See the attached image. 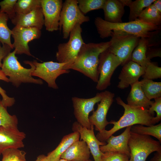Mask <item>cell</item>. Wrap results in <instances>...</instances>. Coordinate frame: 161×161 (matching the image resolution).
<instances>
[{"mask_svg":"<svg viewBox=\"0 0 161 161\" xmlns=\"http://www.w3.org/2000/svg\"><path fill=\"white\" fill-rule=\"evenodd\" d=\"M116 100L117 104L124 108V113L118 120H112L109 122L110 124L114 125L110 130L105 129L97 133L96 137L99 141L106 142L110 136L125 127L135 124L150 126L156 123L154 115L151 114L148 109L130 106L125 103L120 97H117Z\"/></svg>","mask_w":161,"mask_h":161,"instance_id":"1","label":"cell"},{"mask_svg":"<svg viewBox=\"0 0 161 161\" xmlns=\"http://www.w3.org/2000/svg\"><path fill=\"white\" fill-rule=\"evenodd\" d=\"M110 44V41L98 43H84L74 61L69 64H66L65 69L79 72L97 83L99 77L97 68L99 55L108 48Z\"/></svg>","mask_w":161,"mask_h":161,"instance_id":"2","label":"cell"},{"mask_svg":"<svg viewBox=\"0 0 161 161\" xmlns=\"http://www.w3.org/2000/svg\"><path fill=\"white\" fill-rule=\"evenodd\" d=\"M94 23L102 38L110 36L112 32L125 33L147 38L160 29V26L145 22L137 18L133 21L114 23L97 17L95 18Z\"/></svg>","mask_w":161,"mask_h":161,"instance_id":"3","label":"cell"},{"mask_svg":"<svg viewBox=\"0 0 161 161\" xmlns=\"http://www.w3.org/2000/svg\"><path fill=\"white\" fill-rule=\"evenodd\" d=\"M14 50L10 52L3 60L1 70L6 76L9 77V82L17 87L22 83H31L42 84L43 81L41 79H35L32 77V73L35 66L32 61H25L24 62L29 64V69L24 67L19 63L16 56Z\"/></svg>","mask_w":161,"mask_h":161,"instance_id":"4","label":"cell"},{"mask_svg":"<svg viewBox=\"0 0 161 161\" xmlns=\"http://www.w3.org/2000/svg\"><path fill=\"white\" fill-rule=\"evenodd\" d=\"M161 143L150 136L140 134L131 131L128 145L130 150L129 161H145L154 151H161Z\"/></svg>","mask_w":161,"mask_h":161,"instance_id":"5","label":"cell"},{"mask_svg":"<svg viewBox=\"0 0 161 161\" xmlns=\"http://www.w3.org/2000/svg\"><path fill=\"white\" fill-rule=\"evenodd\" d=\"M109 49L123 65L131 60L133 51L138 44L140 38L125 33L112 32Z\"/></svg>","mask_w":161,"mask_h":161,"instance_id":"6","label":"cell"},{"mask_svg":"<svg viewBox=\"0 0 161 161\" xmlns=\"http://www.w3.org/2000/svg\"><path fill=\"white\" fill-rule=\"evenodd\" d=\"M90 21L80 10L77 0H66L63 3L60 14L59 29L62 30L63 38L67 39L77 24L81 25Z\"/></svg>","mask_w":161,"mask_h":161,"instance_id":"7","label":"cell"},{"mask_svg":"<svg viewBox=\"0 0 161 161\" xmlns=\"http://www.w3.org/2000/svg\"><path fill=\"white\" fill-rule=\"evenodd\" d=\"M80 24H77L71 32L68 41L61 43L58 46L56 57L58 62L72 63L76 58L82 46L85 43L81 33L82 29Z\"/></svg>","mask_w":161,"mask_h":161,"instance_id":"8","label":"cell"},{"mask_svg":"<svg viewBox=\"0 0 161 161\" xmlns=\"http://www.w3.org/2000/svg\"><path fill=\"white\" fill-rule=\"evenodd\" d=\"M120 65V60L109 48L100 54L97 68L99 77L96 86L97 90H104L110 85L112 76Z\"/></svg>","mask_w":161,"mask_h":161,"instance_id":"9","label":"cell"},{"mask_svg":"<svg viewBox=\"0 0 161 161\" xmlns=\"http://www.w3.org/2000/svg\"><path fill=\"white\" fill-rule=\"evenodd\" d=\"M32 63L35 68L32 73V76L38 77L44 80L49 87L54 89L58 88L55 82L57 78L61 75L69 72V70L65 68L66 63L52 61L40 63L36 61H32Z\"/></svg>","mask_w":161,"mask_h":161,"instance_id":"10","label":"cell"},{"mask_svg":"<svg viewBox=\"0 0 161 161\" xmlns=\"http://www.w3.org/2000/svg\"><path fill=\"white\" fill-rule=\"evenodd\" d=\"M12 31V35L14 40L13 47L16 54H25L33 56L30 52L28 43L40 38L41 30L35 27L15 26Z\"/></svg>","mask_w":161,"mask_h":161,"instance_id":"11","label":"cell"},{"mask_svg":"<svg viewBox=\"0 0 161 161\" xmlns=\"http://www.w3.org/2000/svg\"><path fill=\"white\" fill-rule=\"evenodd\" d=\"M104 92L97 93L93 97L89 98L73 97L72 100L74 108V114L77 122L83 127L89 129L91 125L89 117L90 113L94 111V106L101 100Z\"/></svg>","mask_w":161,"mask_h":161,"instance_id":"12","label":"cell"},{"mask_svg":"<svg viewBox=\"0 0 161 161\" xmlns=\"http://www.w3.org/2000/svg\"><path fill=\"white\" fill-rule=\"evenodd\" d=\"M114 94L108 91L104 92L103 96L95 111L89 116V119L91 125L95 126V130L101 132L105 130L106 126L110 124L106 119L108 111L113 100Z\"/></svg>","mask_w":161,"mask_h":161,"instance_id":"13","label":"cell"},{"mask_svg":"<svg viewBox=\"0 0 161 161\" xmlns=\"http://www.w3.org/2000/svg\"><path fill=\"white\" fill-rule=\"evenodd\" d=\"M63 4L62 0H41L44 25L48 31L52 32L59 30Z\"/></svg>","mask_w":161,"mask_h":161,"instance_id":"14","label":"cell"},{"mask_svg":"<svg viewBox=\"0 0 161 161\" xmlns=\"http://www.w3.org/2000/svg\"><path fill=\"white\" fill-rule=\"evenodd\" d=\"M72 129L73 131H78L79 133L80 140H83L86 143L94 161H100L103 153L100 150V146L106 145V143L101 142L97 139L94 134V126L92 125L91 128L88 129L83 127L76 121L73 124Z\"/></svg>","mask_w":161,"mask_h":161,"instance_id":"15","label":"cell"},{"mask_svg":"<svg viewBox=\"0 0 161 161\" xmlns=\"http://www.w3.org/2000/svg\"><path fill=\"white\" fill-rule=\"evenodd\" d=\"M26 136L18 128L0 126V155L6 149L23 148Z\"/></svg>","mask_w":161,"mask_h":161,"instance_id":"16","label":"cell"},{"mask_svg":"<svg viewBox=\"0 0 161 161\" xmlns=\"http://www.w3.org/2000/svg\"><path fill=\"white\" fill-rule=\"evenodd\" d=\"M144 68L137 63L130 60L123 65L118 78L117 85L119 89H123L139 81V78L144 74Z\"/></svg>","mask_w":161,"mask_h":161,"instance_id":"17","label":"cell"},{"mask_svg":"<svg viewBox=\"0 0 161 161\" xmlns=\"http://www.w3.org/2000/svg\"><path fill=\"white\" fill-rule=\"evenodd\" d=\"M131 127H126L125 131L118 136H110L106 141L107 143L106 145L100 146L101 151L103 153L118 152L126 154L130 157V150L128 143Z\"/></svg>","mask_w":161,"mask_h":161,"instance_id":"18","label":"cell"},{"mask_svg":"<svg viewBox=\"0 0 161 161\" xmlns=\"http://www.w3.org/2000/svg\"><path fill=\"white\" fill-rule=\"evenodd\" d=\"M11 20L15 26L35 27L41 30L44 25V17L41 5L30 13L24 14H16Z\"/></svg>","mask_w":161,"mask_h":161,"instance_id":"19","label":"cell"},{"mask_svg":"<svg viewBox=\"0 0 161 161\" xmlns=\"http://www.w3.org/2000/svg\"><path fill=\"white\" fill-rule=\"evenodd\" d=\"M90 152L86 143L78 140L73 143L61 155V159L69 161H86Z\"/></svg>","mask_w":161,"mask_h":161,"instance_id":"20","label":"cell"},{"mask_svg":"<svg viewBox=\"0 0 161 161\" xmlns=\"http://www.w3.org/2000/svg\"><path fill=\"white\" fill-rule=\"evenodd\" d=\"M124 6L119 0H106L103 9L104 20L112 23L122 22Z\"/></svg>","mask_w":161,"mask_h":161,"instance_id":"21","label":"cell"},{"mask_svg":"<svg viewBox=\"0 0 161 161\" xmlns=\"http://www.w3.org/2000/svg\"><path fill=\"white\" fill-rule=\"evenodd\" d=\"M131 88L126 100L127 104L135 107L148 109L154 101L146 97L141 87L140 82L138 81L131 85Z\"/></svg>","mask_w":161,"mask_h":161,"instance_id":"22","label":"cell"},{"mask_svg":"<svg viewBox=\"0 0 161 161\" xmlns=\"http://www.w3.org/2000/svg\"><path fill=\"white\" fill-rule=\"evenodd\" d=\"M80 137V134L78 131H73L65 135L57 147L48 154L47 158L50 161H58L62 154L73 143L79 140Z\"/></svg>","mask_w":161,"mask_h":161,"instance_id":"23","label":"cell"},{"mask_svg":"<svg viewBox=\"0 0 161 161\" xmlns=\"http://www.w3.org/2000/svg\"><path fill=\"white\" fill-rule=\"evenodd\" d=\"M149 42L147 38H140L137 46L133 51L131 60L144 68L151 62L147 58L146 54Z\"/></svg>","mask_w":161,"mask_h":161,"instance_id":"24","label":"cell"},{"mask_svg":"<svg viewBox=\"0 0 161 161\" xmlns=\"http://www.w3.org/2000/svg\"><path fill=\"white\" fill-rule=\"evenodd\" d=\"M140 82L143 91L149 100L161 97V82L146 78H143Z\"/></svg>","mask_w":161,"mask_h":161,"instance_id":"25","label":"cell"},{"mask_svg":"<svg viewBox=\"0 0 161 161\" xmlns=\"http://www.w3.org/2000/svg\"><path fill=\"white\" fill-rule=\"evenodd\" d=\"M137 19L145 22L160 26L161 13L152 4L143 10Z\"/></svg>","mask_w":161,"mask_h":161,"instance_id":"26","label":"cell"},{"mask_svg":"<svg viewBox=\"0 0 161 161\" xmlns=\"http://www.w3.org/2000/svg\"><path fill=\"white\" fill-rule=\"evenodd\" d=\"M131 131L141 135L153 136L161 143V123L157 125L144 126L141 125L131 126Z\"/></svg>","mask_w":161,"mask_h":161,"instance_id":"27","label":"cell"},{"mask_svg":"<svg viewBox=\"0 0 161 161\" xmlns=\"http://www.w3.org/2000/svg\"><path fill=\"white\" fill-rule=\"evenodd\" d=\"M9 19L7 14L0 13V41L2 45H8L13 49V45L11 40L12 31L7 25Z\"/></svg>","mask_w":161,"mask_h":161,"instance_id":"28","label":"cell"},{"mask_svg":"<svg viewBox=\"0 0 161 161\" xmlns=\"http://www.w3.org/2000/svg\"><path fill=\"white\" fill-rule=\"evenodd\" d=\"M155 0H136L132 1L129 7L130 8L129 21L138 18L142 12L146 7L152 4Z\"/></svg>","mask_w":161,"mask_h":161,"instance_id":"29","label":"cell"},{"mask_svg":"<svg viewBox=\"0 0 161 161\" xmlns=\"http://www.w3.org/2000/svg\"><path fill=\"white\" fill-rule=\"evenodd\" d=\"M40 5L41 0H18L15 5V11L16 14H26Z\"/></svg>","mask_w":161,"mask_h":161,"instance_id":"30","label":"cell"},{"mask_svg":"<svg viewBox=\"0 0 161 161\" xmlns=\"http://www.w3.org/2000/svg\"><path fill=\"white\" fill-rule=\"evenodd\" d=\"M18 124L16 116L11 115L8 113L0 99V126L18 128Z\"/></svg>","mask_w":161,"mask_h":161,"instance_id":"31","label":"cell"},{"mask_svg":"<svg viewBox=\"0 0 161 161\" xmlns=\"http://www.w3.org/2000/svg\"><path fill=\"white\" fill-rule=\"evenodd\" d=\"M106 0H77L78 6L84 15L96 10L102 9Z\"/></svg>","mask_w":161,"mask_h":161,"instance_id":"32","label":"cell"},{"mask_svg":"<svg viewBox=\"0 0 161 161\" xmlns=\"http://www.w3.org/2000/svg\"><path fill=\"white\" fill-rule=\"evenodd\" d=\"M143 78L152 80L161 78V68L150 62L144 68Z\"/></svg>","mask_w":161,"mask_h":161,"instance_id":"33","label":"cell"},{"mask_svg":"<svg viewBox=\"0 0 161 161\" xmlns=\"http://www.w3.org/2000/svg\"><path fill=\"white\" fill-rule=\"evenodd\" d=\"M17 0H4L0 1V13L6 14L12 19L16 15L15 6Z\"/></svg>","mask_w":161,"mask_h":161,"instance_id":"34","label":"cell"},{"mask_svg":"<svg viewBox=\"0 0 161 161\" xmlns=\"http://www.w3.org/2000/svg\"><path fill=\"white\" fill-rule=\"evenodd\" d=\"M0 80L6 82H9V78L5 76L2 71L0 70ZM0 94L2 97V102L3 106L6 108L7 107L12 106L14 104L15 100L14 97L8 96L6 92L0 86Z\"/></svg>","mask_w":161,"mask_h":161,"instance_id":"35","label":"cell"},{"mask_svg":"<svg viewBox=\"0 0 161 161\" xmlns=\"http://www.w3.org/2000/svg\"><path fill=\"white\" fill-rule=\"evenodd\" d=\"M130 157L126 154L114 152L103 153L100 161H129Z\"/></svg>","mask_w":161,"mask_h":161,"instance_id":"36","label":"cell"},{"mask_svg":"<svg viewBox=\"0 0 161 161\" xmlns=\"http://www.w3.org/2000/svg\"><path fill=\"white\" fill-rule=\"evenodd\" d=\"M7 161H26V153L19 149L10 148L6 149Z\"/></svg>","mask_w":161,"mask_h":161,"instance_id":"37","label":"cell"},{"mask_svg":"<svg viewBox=\"0 0 161 161\" xmlns=\"http://www.w3.org/2000/svg\"><path fill=\"white\" fill-rule=\"evenodd\" d=\"M154 102L152 104L148 110L152 114L154 115V111L157 114L155 117L156 123H158L161 119V97L154 99Z\"/></svg>","mask_w":161,"mask_h":161,"instance_id":"38","label":"cell"},{"mask_svg":"<svg viewBox=\"0 0 161 161\" xmlns=\"http://www.w3.org/2000/svg\"><path fill=\"white\" fill-rule=\"evenodd\" d=\"M0 41V70L2 65V61L10 52L12 48L8 45H1Z\"/></svg>","mask_w":161,"mask_h":161,"instance_id":"39","label":"cell"},{"mask_svg":"<svg viewBox=\"0 0 161 161\" xmlns=\"http://www.w3.org/2000/svg\"><path fill=\"white\" fill-rule=\"evenodd\" d=\"M146 55L147 58L150 60L155 57H161V48L147 49Z\"/></svg>","mask_w":161,"mask_h":161,"instance_id":"40","label":"cell"},{"mask_svg":"<svg viewBox=\"0 0 161 161\" xmlns=\"http://www.w3.org/2000/svg\"><path fill=\"white\" fill-rule=\"evenodd\" d=\"M150 161H161V151H156Z\"/></svg>","mask_w":161,"mask_h":161,"instance_id":"41","label":"cell"},{"mask_svg":"<svg viewBox=\"0 0 161 161\" xmlns=\"http://www.w3.org/2000/svg\"><path fill=\"white\" fill-rule=\"evenodd\" d=\"M152 4L159 12L161 13V0H155Z\"/></svg>","mask_w":161,"mask_h":161,"instance_id":"42","label":"cell"},{"mask_svg":"<svg viewBox=\"0 0 161 161\" xmlns=\"http://www.w3.org/2000/svg\"><path fill=\"white\" fill-rule=\"evenodd\" d=\"M35 161H50L47 158V156L41 154L38 156Z\"/></svg>","mask_w":161,"mask_h":161,"instance_id":"43","label":"cell"},{"mask_svg":"<svg viewBox=\"0 0 161 161\" xmlns=\"http://www.w3.org/2000/svg\"><path fill=\"white\" fill-rule=\"evenodd\" d=\"M121 3L125 7V6H128L132 1L131 0H119Z\"/></svg>","mask_w":161,"mask_h":161,"instance_id":"44","label":"cell"},{"mask_svg":"<svg viewBox=\"0 0 161 161\" xmlns=\"http://www.w3.org/2000/svg\"><path fill=\"white\" fill-rule=\"evenodd\" d=\"M2 161H7L8 157L7 151L6 150L4 151L2 153Z\"/></svg>","mask_w":161,"mask_h":161,"instance_id":"45","label":"cell"},{"mask_svg":"<svg viewBox=\"0 0 161 161\" xmlns=\"http://www.w3.org/2000/svg\"><path fill=\"white\" fill-rule=\"evenodd\" d=\"M58 161H69L63 159H60Z\"/></svg>","mask_w":161,"mask_h":161,"instance_id":"46","label":"cell"},{"mask_svg":"<svg viewBox=\"0 0 161 161\" xmlns=\"http://www.w3.org/2000/svg\"><path fill=\"white\" fill-rule=\"evenodd\" d=\"M86 161H92V160L89 159V160H88Z\"/></svg>","mask_w":161,"mask_h":161,"instance_id":"47","label":"cell"}]
</instances>
